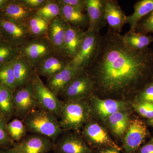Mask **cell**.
Listing matches in <instances>:
<instances>
[{
    "mask_svg": "<svg viewBox=\"0 0 153 153\" xmlns=\"http://www.w3.org/2000/svg\"><path fill=\"white\" fill-rule=\"evenodd\" d=\"M60 9V16L68 25L74 27L82 29L88 27V19L83 11L63 4L57 0Z\"/></svg>",
    "mask_w": 153,
    "mask_h": 153,
    "instance_id": "22",
    "label": "cell"
},
{
    "mask_svg": "<svg viewBox=\"0 0 153 153\" xmlns=\"http://www.w3.org/2000/svg\"><path fill=\"white\" fill-rule=\"evenodd\" d=\"M137 153H153V142L152 140L140 147Z\"/></svg>",
    "mask_w": 153,
    "mask_h": 153,
    "instance_id": "39",
    "label": "cell"
},
{
    "mask_svg": "<svg viewBox=\"0 0 153 153\" xmlns=\"http://www.w3.org/2000/svg\"><path fill=\"white\" fill-rule=\"evenodd\" d=\"M104 18L110 29L120 33L125 25L126 16L117 1L104 0Z\"/></svg>",
    "mask_w": 153,
    "mask_h": 153,
    "instance_id": "18",
    "label": "cell"
},
{
    "mask_svg": "<svg viewBox=\"0 0 153 153\" xmlns=\"http://www.w3.org/2000/svg\"><path fill=\"white\" fill-rule=\"evenodd\" d=\"M133 13L126 16V23L130 26L128 32H135L138 22L144 17L153 10V0H140L138 1L134 6Z\"/></svg>",
    "mask_w": 153,
    "mask_h": 153,
    "instance_id": "24",
    "label": "cell"
},
{
    "mask_svg": "<svg viewBox=\"0 0 153 153\" xmlns=\"http://www.w3.org/2000/svg\"><path fill=\"white\" fill-rule=\"evenodd\" d=\"M147 123L149 125L151 126L153 128V118L151 119H148L147 120Z\"/></svg>",
    "mask_w": 153,
    "mask_h": 153,
    "instance_id": "43",
    "label": "cell"
},
{
    "mask_svg": "<svg viewBox=\"0 0 153 153\" xmlns=\"http://www.w3.org/2000/svg\"><path fill=\"white\" fill-rule=\"evenodd\" d=\"M59 2L78 9L80 10L85 11L86 0H57Z\"/></svg>",
    "mask_w": 153,
    "mask_h": 153,
    "instance_id": "37",
    "label": "cell"
},
{
    "mask_svg": "<svg viewBox=\"0 0 153 153\" xmlns=\"http://www.w3.org/2000/svg\"><path fill=\"white\" fill-rule=\"evenodd\" d=\"M86 9L88 19L87 30L100 32L106 26L104 14V0H86Z\"/></svg>",
    "mask_w": 153,
    "mask_h": 153,
    "instance_id": "19",
    "label": "cell"
},
{
    "mask_svg": "<svg viewBox=\"0 0 153 153\" xmlns=\"http://www.w3.org/2000/svg\"><path fill=\"white\" fill-rule=\"evenodd\" d=\"M85 31L68 25L63 40L60 55L68 60L73 59L85 36Z\"/></svg>",
    "mask_w": 153,
    "mask_h": 153,
    "instance_id": "16",
    "label": "cell"
},
{
    "mask_svg": "<svg viewBox=\"0 0 153 153\" xmlns=\"http://www.w3.org/2000/svg\"><path fill=\"white\" fill-rule=\"evenodd\" d=\"M92 112L94 111L102 120L105 121L110 116L118 111L126 110L127 103L122 100L102 99L93 94L88 98Z\"/></svg>",
    "mask_w": 153,
    "mask_h": 153,
    "instance_id": "13",
    "label": "cell"
},
{
    "mask_svg": "<svg viewBox=\"0 0 153 153\" xmlns=\"http://www.w3.org/2000/svg\"><path fill=\"white\" fill-rule=\"evenodd\" d=\"M100 32L87 30L85 36L76 55L68 62L72 68L85 70L95 58L100 45Z\"/></svg>",
    "mask_w": 153,
    "mask_h": 153,
    "instance_id": "5",
    "label": "cell"
},
{
    "mask_svg": "<svg viewBox=\"0 0 153 153\" xmlns=\"http://www.w3.org/2000/svg\"><path fill=\"white\" fill-rule=\"evenodd\" d=\"M19 54L25 56L35 70L44 60L57 54L47 36L30 40L19 47Z\"/></svg>",
    "mask_w": 153,
    "mask_h": 153,
    "instance_id": "6",
    "label": "cell"
},
{
    "mask_svg": "<svg viewBox=\"0 0 153 153\" xmlns=\"http://www.w3.org/2000/svg\"><path fill=\"white\" fill-rule=\"evenodd\" d=\"M22 121L28 132L47 137L54 143L65 132L60 127L55 116L39 108L32 111Z\"/></svg>",
    "mask_w": 153,
    "mask_h": 153,
    "instance_id": "2",
    "label": "cell"
},
{
    "mask_svg": "<svg viewBox=\"0 0 153 153\" xmlns=\"http://www.w3.org/2000/svg\"><path fill=\"white\" fill-rule=\"evenodd\" d=\"M89 121L83 126L82 131L84 140L89 147L98 149L111 147L122 150L112 140L104 128L96 123Z\"/></svg>",
    "mask_w": 153,
    "mask_h": 153,
    "instance_id": "9",
    "label": "cell"
},
{
    "mask_svg": "<svg viewBox=\"0 0 153 153\" xmlns=\"http://www.w3.org/2000/svg\"><path fill=\"white\" fill-rule=\"evenodd\" d=\"M54 143L47 137L30 134L14 143L12 148L17 153H48L54 149Z\"/></svg>",
    "mask_w": 153,
    "mask_h": 153,
    "instance_id": "10",
    "label": "cell"
},
{
    "mask_svg": "<svg viewBox=\"0 0 153 153\" xmlns=\"http://www.w3.org/2000/svg\"><path fill=\"white\" fill-rule=\"evenodd\" d=\"M68 63V61L66 58L59 54H55L41 62L34 71L39 76H45L48 79L62 71Z\"/></svg>",
    "mask_w": 153,
    "mask_h": 153,
    "instance_id": "21",
    "label": "cell"
},
{
    "mask_svg": "<svg viewBox=\"0 0 153 153\" xmlns=\"http://www.w3.org/2000/svg\"><path fill=\"white\" fill-rule=\"evenodd\" d=\"M14 60L0 65V85L13 92L16 88L13 71Z\"/></svg>",
    "mask_w": 153,
    "mask_h": 153,
    "instance_id": "29",
    "label": "cell"
},
{
    "mask_svg": "<svg viewBox=\"0 0 153 153\" xmlns=\"http://www.w3.org/2000/svg\"><path fill=\"white\" fill-rule=\"evenodd\" d=\"M13 102L15 114L22 120L32 111L38 108L31 81L13 92Z\"/></svg>",
    "mask_w": 153,
    "mask_h": 153,
    "instance_id": "8",
    "label": "cell"
},
{
    "mask_svg": "<svg viewBox=\"0 0 153 153\" xmlns=\"http://www.w3.org/2000/svg\"><path fill=\"white\" fill-rule=\"evenodd\" d=\"M13 67L16 88L27 84L34 71L29 60L19 54L14 59Z\"/></svg>",
    "mask_w": 153,
    "mask_h": 153,
    "instance_id": "23",
    "label": "cell"
},
{
    "mask_svg": "<svg viewBox=\"0 0 153 153\" xmlns=\"http://www.w3.org/2000/svg\"><path fill=\"white\" fill-rule=\"evenodd\" d=\"M153 102V77L136 94L135 102Z\"/></svg>",
    "mask_w": 153,
    "mask_h": 153,
    "instance_id": "34",
    "label": "cell"
},
{
    "mask_svg": "<svg viewBox=\"0 0 153 153\" xmlns=\"http://www.w3.org/2000/svg\"><path fill=\"white\" fill-rule=\"evenodd\" d=\"M149 134L146 124L138 118L130 121L124 135L123 146L125 153H137Z\"/></svg>",
    "mask_w": 153,
    "mask_h": 153,
    "instance_id": "11",
    "label": "cell"
},
{
    "mask_svg": "<svg viewBox=\"0 0 153 153\" xmlns=\"http://www.w3.org/2000/svg\"><path fill=\"white\" fill-rule=\"evenodd\" d=\"M68 23L60 16L49 23L47 36L55 52L60 55L64 36L68 26Z\"/></svg>",
    "mask_w": 153,
    "mask_h": 153,
    "instance_id": "20",
    "label": "cell"
},
{
    "mask_svg": "<svg viewBox=\"0 0 153 153\" xmlns=\"http://www.w3.org/2000/svg\"><path fill=\"white\" fill-rule=\"evenodd\" d=\"M7 129L9 136L14 143L20 141L27 134L28 131L22 120L14 119L7 123Z\"/></svg>",
    "mask_w": 153,
    "mask_h": 153,
    "instance_id": "30",
    "label": "cell"
},
{
    "mask_svg": "<svg viewBox=\"0 0 153 153\" xmlns=\"http://www.w3.org/2000/svg\"><path fill=\"white\" fill-rule=\"evenodd\" d=\"M84 70L72 68L68 63L62 71L47 79V87L57 96H61L69 82Z\"/></svg>",
    "mask_w": 153,
    "mask_h": 153,
    "instance_id": "17",
    "label": "cell"
},
{
    "mask_svg": "<svg viewBox=\"0 0 153 153\" xmlns=\"http://www.w3.org/2000/svg\"><path fill=\"white\" fill-rule=\"evenodd\" d=\"M49 23L38 14L34 13L26 25L30 38H36L47 36Z\"/></svg>",
    "mask_w": 153,
    "mask_h": 153,
    "instance_id": "27",
    "label": "cell"
},
{
    "mask_svg": "<svg viewBox=\"0 0 153 153\" xmlns=\"http://www.w3.org/2000/svg\"><path fill=\"white\" fill-rule=\"evenodd\" d=\"M94 81L84 70L69 82L61 96L65 101L85 100L94 94Z\"/></svg>",
    "mask_w": 153,
    "mask_h": 153,
    "instance_id": "7",
    "label": "cell"
},
{
    "mask_svg": "<svg viewBox=\"0 0 153 153\" xmlns=\"http://www.w3.org/2000/svg\"><path fill=\"white\" fill-rule=\"evenodd\" d=\"M120 150L111 147L99 149L97 153H121Z\"/></svg>",
    "mask_w": 153,
    "mask_h": 153,
    "instance_id": "40",
    "label": "cell"
},
{
    "mask_svg": "<svg viewBox=\"0 0 153 153\" xmlns=\"http://www.w3.org/2000/svg\"><path fill=\"white\" fill-rule=\"evenodd\" d=\"M92 113L90 103L86 100L64 101L59 124L65 131L78 133L90 121Z\"/></svg>",
    "mask_w": 153,
    "mask_h": 153,
    "instance_id": "3",
    "label": "cell"
},
{
    "mask_svg": "<svg viewBox=\"0 0 153 153\" xmlns=\"http://www.w3.org/2000/svg\"><path fill=\"white\" fill-rule=\"evenodd\" d=\"M85 70L94 81V90L108 95L137 94L153 77V49H132L120 33L109 28Z\"/></svg>",
    "mask_w": 153,
    "mask_h": 153,
    "instance_id": "1",
    "label": "cell"
},
{
    "mask_svg": "<svg viewBox=\"0 0 153 153\" xmlns=\"http://www.w3.org/2000/svg\"><path fill=\"white\" fill-rule=\"evenodd\" d=\"M135 32L146 35L153 34V10L141 19Z\"/></svg>",
    "mask_w": 153,
    "mask_h": 153,
    "instance_id": "33",
    "label": "cell"
},
{
    "mask_svg": "<svg viewBox=\"0 0 153 153\" xmlns=\"http://www.w3.org/2000/svg\"><path fill=\"white\" fill-rule=\"evenodd\" d=\"M38 108L46 111L60 117L64 103L43 82L35 71L30 79Z\"/></svg>",
    "mask_w": 153,
    "mask_h": 153,
    "instance_id": "4",
    "label": "cell"
},
{
    "mask_svg": "<svg viewBox=\"0 0 153 153\" xmlns=\"http://www.w3.org/2000/svg\"><path fill=\"white\" fill-rule=\"evenodd\" d=\"M9 0H0V12L7 4Z\"/></svg>",
    "mask_w": 153,
    "mask_h": 153,
    "instance_id": "42",
    "label": "cell"
},
{
    "mask_svg": "<svg viewBox=\"0 0 153 153\" xmlns=\"http://www.w3.org/2000/svg\"><path fill=\"white\" fill-rule=\"evenodd\" d=\"M152 140V142H153V137L152 139V140Z\"/></svg>",
    "mask_w": 153,
    "mask_h": 153,
    "instance_id": "46",
    "label": "cell"
},
{
    "mask_svg": "<svg viewBox=\"0 0 153 153\" xmlns=\"http://www.w3.org/2000/svg\"><path fill=\"white\" fill-rule=\"evenodd\" d=\"M7 121L4 118L0 117V148L12 147L14 144L7 131Z\"/></svg>",
    "mask_w": 153,
    "mask_h": 153,
    "instance_id": "35",
    "label": "cell"
},
{
    "mask_svg": "<svg viewBox=\"0 0 153 153\" xmlns=\"http://www.w3.org/2000/svg\"><path fill=\"white\" fill-rule=\"evenodd\" d=\"M105 121L112 132L118 137L124 136L130 122L128 113L126 110L115 113L110 116Z\"/></svg>",
    "mask_w": 153,
    "mask_h": 153,
    "instance_id": "25",
    "label": "cell"
},
{
    "mask_svg": "<svg viewBox=\"0 0 153 153\" xmlns=\"http://www.w3.org/2000/svg\"><path fill=\"white\" fill-rule=\"evenodd\" d=\"M35 11L28 8L21 0H9L0 12V16L20 25H26Z\"/></svg>",
    "mask_w": 153,
    "mask_h": 153,
    "instance_id": "15",
    "label": "cell"
},
{
    "mask_svg": "<svg viewBox=\"0 0 153 153\" xmlns=\"http://www.w3.org/2000/svg\"><path fill=\"white\" fill-rule=\"evenodd\" d=\"M5 41V40L4 38L3 33H2L1 30V28H0V41Z\"/></svg>",
    "mask_w": 153,
    "mask_h": 153,
    "instance_id": "44",
    "label": "cell"
},
{
    "mask_svg": "<svg viewBox=\"0 0 153 153\" xmlns=\"http://www.w3.org/2000/svg\"><path fill=\"white\" fill-rule=\"evenodd\" d=\"M0 117H3L1 115V114H0Z\"/></svg>",
    "mask_w": 153,
    "mask_h": 153,
    "instance_id": "45",
    "label": "cell"
},
{
    "mask_svg": "<svg viewBox=\"0 0 153 153\" xmlns=\"http://www.w3.org/2000/svg\"><path fill=\"white\" fill-rule=\"evenodd\" d=\"M53 150L55 153H93L85 140L75 132H64L55 142Z\"/></svg>",
    "mask_w": 153,
    "mask_h": 153,
    "instance_id": "12",
    "label": "cell"
},
{
    "mask_svg": "<svg viewBox=\"0 0 153 153\" xmlns=\"http://www.w3.org/2000/svg\"><path fill=\"white\" fill-rule=\"evenodd\" d=\"M0 153H17L12 148H0Z\"/></svg>",
    "mask_w": 153,
    "mask_h": 153,
    "instance_id": "41",
    "label": "cell"
},
{
    "mask_svg": "<svg viewBox=\"0 0 153 153\" xmlns=\"http://www.w3.org/2000/svg\"><path fill=\"white\" fill-rule=\"evenodd\" d=\"M0 114L8 121L15 114L13 102V92L0 85Z\"/></svg>",
    "mask_w": 153,
    "mask_h": 153,
    "instance_id": "28",
    "label": "cell"
},
{
    "mask_svg": "<svg viewBox=\"0 0 153 153\" xmlns=\"http://www.w3.org/2000/svg\"><path fill=\"white\" fill-rule=\"evenodd\" d=\"M35 13L50 22L60 16V9L57 0H48L45 5Z\"/></svg>",
    "mask_w": 153,
    "mask_h": 153,
    "instance_id": "32",
    "label": "cell"
},
{
    "mask_svg": "<svg viewBox=\"0 0 153 153\" xmlns=\"http://www.w3.org/2000/svg\"><path fill=\"white\" fill-rule=\"evenodd\" d=\"M122 37L126 44L132 49L142 50L147 49L153 43V36L128 32Z\"/></svg>",
    "mask_w": 153,
    "mask_h": 153,
    "instance_id": "26",
    "label": "cell"
},
{
    "mask_svg": "<svg viewBox=\"0 0 153 153\" xmlns=\"http://www.w3.org/2000/svg\"><path fill=\"white\" fill-rule=\"evenodd\" d=\"M133 106L135 111L143 117L148 120L153 118V102H135Z\"/></svg>",
    "mask_w": 153,
    "mask_h": 153,
    "instance_id": "36",
    "label": "cell"
},
{
    "mask_svg": "<svg viewBox=\"0 0 153 153\" xmlns=\"http://www.w3.org/2000/svg\"><path fill=\"white\" fill-rule=\"evenodd\" d=\"M19 54V46L8 41H0V65L13 61Z\"/></svg>",
    "mask_w": 153,
    "mask_h": 153,
    "instance_id": "31",
    "label": "cell"
},
{
    "mask_svg": "<svg viewBox=\"0 0 153 153\" xmlns=\"http://www.w3.org/2000/svg\"><path fill=\"white\" fill-rule=\"evenodd\" d=\"M0 28L5 41L19 47L31 38L26 25L17 24L1 16Z\"/></svg>",
    "mask_w": 153,
    "mask_h": 153,
    "instance_id": "14",
    "label": "cell"
},
{
    "mask_svg": "<svg viewBox=\"0 0 153 153\" xmlns=\"http://www.w3.org/2000/svg\"><path fill=\"white\" fill-rule=\"evenodd\" d=\"M48 0H21L28 8L35 11L41 8L46 4Z\"/></svg>",
    "mask_w": 153,
    "mask_h": 153,
    "instance_id": "38",
    "label": "cell"
}]
</instances>
